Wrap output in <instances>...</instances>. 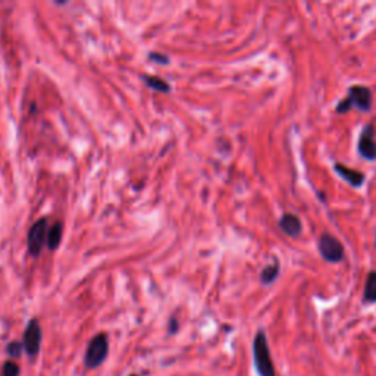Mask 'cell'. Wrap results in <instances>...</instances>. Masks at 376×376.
Masks as SVG:
<instances>
[{"mask_svg":"<svg viewBox=\"0 0 376 376\" xmlns=\"http://www.w3.org/2000/svg\"><path fill=\"white\" fill-rule=\"evenodd\" d=\"M253 363L259 376H277L266 332L259 329L253 340Z\"/></svg>","mask_w":376,"mask_h":376,"instance_id":"1","label":"cell"},{"mask_svg":"<svg viewBox=\"0 0 376 376\" xmlns=\"http://www.w3.org/2000/svg\"><path fill=\"white\" fill-rule=\"evenodd\" d=\"M373 104V94L372 90L366 86L354 84L349 89L347 97L337 103L336 112L346 115L353 109H357L360 112H369Z\"/></svg>","mask_w":376,"mask_h":376,"instance_id":"2","label":"cell"},{"mask_svg":"<svg viewBox=\"0 0 376 376\" xmlns=\"http://www.w3.org/2000/svg\"><path fill=\"white\" fill-rule=\"evenodd\" d=\"M109 354V338L104 332H99L94 336L84 353V368L87 371H96L106 362Z\"/></svg>","mask_w":376,"mask_h":376,"instance_id":"3","label":"cell"},{"mask_svg":"<svg viewBox=\"0 0 376 376\" xmlns=\"http://www.w3.org/2000/svg\"><path fill=\"white\" fill-rule=\"evenodd\" d=\"M318 250L322 256L329 263H340L346 257V248L337 237L332 234L323 233L318 239Z\"/></svg>","mask_w":376,"mask_h":376,"instance_id":"4","label":"cell"},{"mask_svg":"<svg viewBox=\"0 0 376 376\" xmlns=\"http://www.w3.org/2000/svg\"><path fill=\"white\" fill-rule=\"evenodd\" d=\"M47 218H40L37 221L31 225L28 235H27V246H28V253L33 257H38L43 252L45 244L47 243Z\"/></svg>","mask_w":376,"mask_h":376,"instance_id":"5","label":"cell"},{"mask_svg":"<svg viewBox=\"0 0 376 376\" xmlns=\"http://www.w3.org/2000/svg\"><path fill=\"white\" fill-rule=\"evenodd\" d=\"M41 341H43V331H41L40 322L37 319H31L27 323V328L23 337L24 351L31 362H34L38 357L41 350Z\"/></svg>","mask_w":376,"mask_h":376,"instance_id":"6","label":"cell"},{"mask_svg":"<svg viewBox=\"0 0 376 376\" xmlns=\"http://www.w3.org/2000/svg\"><path fill=\"white\" fill-rule=\"evenodd\" d=\"M376 127L375 124L371 122L368 125H364L360 135H359V141H357V152L362 156L363 159H366L369 162L376 161Z\"/></svg>","mask_w":376,"mask_h":376,"instance_id":"7","label":"cell"},{"mask_svg":"<svg viewBox=\"0 0 376 376\" xmlns=\"http://www.w3.org/2000/svg\"><path fill=\"white\" fill-rule=\"evenodd\" d=\"M333 171L337 172V175L340 176V178H342L353 188H360L364 184V181H366V175H364L363 172H360L357 169L349 168L347 165L340 163V162L333 163Z\"/></svg>","mask_w":376,"mask_h":376,"instance_id":"8","label":"cell"},{"mask_svg":"<svg viewBox=\"0 0 376 376\" xmlns=\"http://www.w3.org/2000/svg\"><path fill=\"white\" fill-rule=\"evenodd\" d=\"M278 226L282 233L288 237H292V238L301 235V233H303V224L300 221V218L294 213H290V212L282 213V216L278 221Z\"/></svg>","mask_w":376,"mask_h":376,"instance_id":"9","label":"cell"},{"mask_svg":"<svg viewBox=\"0 0 376 376\" xmlns=\"http://www.w3.org/2000/svg\"><path fill=\"white\" fill-rule=\"evenodd\" d=\"M62 235H64V224H62L60 221H56L54 225L49 226L46 246L50 252H55V250H58V247L60 246V242H62Z\"/></svg>","mask_w":376,"mask_h":376,"instance_id":"10","label":"cell"},{"mask_svg":"<svg viewBox=\"0 0 376 376\" xmlns=\"http://www.w3.org/2000/svg\"><path fill=\"white\" fill-rule=\"evenodd\" d=\"M363 303L364 305H375L376 303V270H371L366 277L363 288Z\"/></svg>","mask_w":376,"mask_h":376,"instance_id":"11","label":"cell"},{"mask_svg":"<svg viewBox=\"0 0 376 376\" xmlns=\"http://www.w3.org/2000/svg\"><path fill=\"white\" fill-rule=\"evenodd\" d=\"M279 274H281L279 262L278 260H274V263H270L262 269V272H260V282H262V285L274 284V282L278 279Z\"/></svg>","mask_w":376,"mask_h":376,"instance_id":"12","label":"cell"},{"mask_svg":"<svg viewBox=\"0 0 376 376\" xmlns=\"http://www.w3.org/2000/svg\"><path fill=\"white\" fill-rule=\"evenodd\" d=\"M143 81L144 84L150 87L152 90L154 91H159V93H171L172 87L169 82H166L163 78H159V77H153V75H144L143 77Z\"/></svg>","mask_w":376,"mask_h":376,"instance_id":"13","label":"cell"},{"mask_svg":"<svg viewBox=\"0 0 376 376\" xmlns=\"http://www.w3.org/2000/svg\"><path fill=\"white\" fill-rule=\"evenodd\" d=\"M23 353H25L23 341H10L6 346V354L10 360L19 359L23 356Z\"/></svg>","mask_w":376,"mask_h":376,"instance_id":"14","label":"cell"},{"mask_svg":"<svg viewBox=\"0 0 376 376\" xmlns=\"http://www.w3.org/2000/svg\"><path fill=\"white\" fill-rule=\"evenodd\" d=\"M21 369L15 360H6L2 366V376H19Z\"/></svg>","mask_w":376,"mask_h":376,"instance_id":"15","label":"cell"},{"mask_svg":"<svg viewBox=\"0 0 376 376\" xmlns=\"http://www.w3.org/2000/svg\"><path fill=\"white\" fill-rule=\"evenodd\" d=\"M149 59L152 62H156V64H159V65H168L169 62H171V59L168 56L162 55V54H158V51H150Z\"/></svg>","mask_w":376,"mask_h":376,"instance_id":"16","label":"cell"},{"mask_svg":"<svg viewBox=\"0 0 376 376\" xmlns=\"http://www.w3.org/2000/svg\"><path fill=\"white\" fill-rule=\"evenodd\" d=\"M178 328H180L178 320H176L175 318H172V319L169 320V332H171V333H175L176 331H178Z\"/></svg>","mask_w":376,"mask_h":376,"instance_id":"17","label":"cell"},{"mask_svg":"<svg viewBox=\"0 0 376 376\" xmlns=\"http://www.w3.org/2000/svg\"><path fill=\"white\" fill-rule=\"evenodd\" d=\"M128 376H140V375H135V373H131V375H128Z\"/></svg>","mask_w":376,"mask_h":376,"instance_id":"18","label":"cell"},{"mask_svg":"<svg viewBox=\"0 0 376 376\" xmlns=\"http://www.w3.org/2000/svg\"><path fill=\"white\" fill-rule=\"evenodd\" d=\"M375 246H376V237H375Z\"/></svg>","mask_w":376,"mask_h":376,"instance_id":"19","label":"cell"}]
</instances>
